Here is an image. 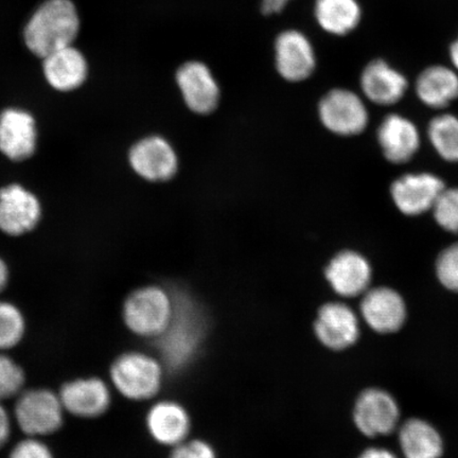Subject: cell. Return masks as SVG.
<instances>
[{
	"instance_id": "6da1fadb",
	"label": "cell",
	"mask_w": 458,
	"mask_h": 458,
	"mask_svg": "<svg viewBox=\"0 0 458 458\" xmlns=\"http://www.w3.org/2000/svg\"><path fill=\"white\" fill-rule=\"evenodd\" d=\"M80 21L71 0H48L28 21L25 41L34 55L44 57L72 46Z\"/></svg>"
},
{
	"instance_id": "7a4b0ae2",
	"label": "cell",
	"mask_w": 458,
	"mask_h": 458,
	"mask_svg": "<svg viewBox=\"0 0 458 458\" xmlns=\"http://www.w3.org/2000/svg\"><path fill=\"white\" fill-rule=\"evenodd\" d=\"M174 315L157 345L165 363L180 369L196 354L204 335V318L199 308L189 296L172 295Z\"/></svg>"
},
{
	"instance_id": "3957f363",
	"label": "cell",
	"mask_w": 458,
	"mask_h": 458,
	"mask_svg": "<svg viewBox=\"0 0 458 458\" xmlns=\"http://www.w3.org/2000/svg\"><path fill=\"white\" fill-rule=\"evenodd\" d=\"M174 315V299L162 286L148 284L131 291L123 305V320L131 334L157 339Z\"/></svg>"
},
{
	"instance_id": "277c9868",
	"label": "cell",
	"mask_w": 458,
	"mask_h": 458,
	"mask_svg": "<svg viewBox=\"0 0 458 458\" xmlns=\"http://www.w3.org/2000/svg\"><path fill=\"white\" fill-rule=\"evenodd\" d=\"M66 411L59 394L47 387L25 388L15 398L14 425L24 437L47 438L64 426Z\"/></svg>"
},
{
	"instance_id": "5b68a950",
	"label": "cell",
	"mask_w": 458,
	"mask_h": 458,
	"mask_svg": "<svg viewBox=\"0 0 458 458\" xmlns=\"http://www.w3.org/2000/svg\"><path fill=\"white\" fill-rule=\"evenodd\" d=\"M128 162L131 171L150 185L174 181L181 170V157L174 141L157 131L140 137L131 146Z\"/></svg>"
},
{
	"instance_id": "8992f818",
	"label": "cell",
	"mask_w": 458,
	"mask_h": 458,
	"mask_svg": "<svg viewBox=\"0 0 458 458\" xmlns=\"http://www.w3.org/2000/svg\"><path fill=\"white\" fill-rule=\"evenodd\" d=\"M110 382L112 388L125 399L148 400L157 396L162 386V365L146 353L124 352L110 366Z\"/></svg>"
},
{
	"instance_id": "52a82bcc",
	"label": "cell",
	"mask_w": 458,
	"mask_h": 458,
	"mask_svg": "<svg viewBox=\"0 0 458 458\" xmlns=\"http://www.w3.org/2000/svg\"><path fill=\"white\" fill-rule=\"evenodd\" d=\"M175 83L182 105L189 113L208 117L217 111L222 102L220 83L210 68L200 61H188L175 72Z\"/></svg>"
},
{
	"instance_id": "ba28073f",
	"label": "cell",
	"mask_w": 458,
	"mask_h": 458,
	"mask_svg": "<svg viewBox=\"0 0 458 458\" xmlns=\"http://www.w3.org/2000/svg\"><path fill=\"white\" fill-rule=\"evenodd\" d=\"M317 112L323 127L336 136H357L368 127V108L352 90H329L318 101Z\"/></svg>"
},
{
	"instance_id": "9c48e42d",
	"label": "cell",
	"mask_w": 458,
	"mask_h": 458,
	"mask_svg": "<svg viewBox=\"0 0 458 458\" xmlns=\"http://www.w3.org/2000/svg\"><path fill=\"white\" fill-rule=\"evenodd\" d=\"M112 389L110 383L100 377L86 376L63 383L57 394L67 415L91 420L110 410Z\"/></svg>"
},
{
	"instance_id": "30bf717a",
	"label": "cell",
	"mask_w": 458,
	"mask_h": 458,
	"mask_svg": "<svg viewBox=\"0 0 458 458\" xmlns=\"http://www.w3.org/2000/svg\"><path fill=\"white\" fill-rule=\"evenodd\" d=\"M275 67L288 83H301L312 76L317 55L305 34L297 30L280 33L275 42Z\"/></svg>"
},
{
	"instance_id": "8fae6325",
	"label": "cell",
	"mask_w": 458,
	"mask_h": 458,
	"mask_svg": "<svg viewBox=\"0 0 458 458\" xmlns=\"http://www.w3.org/2000/svg\"><path fill=\"white\" fill-rule=\"evenodd\" d=\"M41 203L28 189L13 184L0 189V231L21 236L41 220Z\"/></svg>"
},
{
	"instance_id": "7c38bea8",
	"label": "cell",
	"mask_w": 458,
	"mask_h": 458,
	"mask_svg": "<svg viewBox=\"0 0 458 458\" xmlns=\"http://www.w3.org/2000/svg\"><path fill=\"white\" fill-rule=\"evenodd\" d=\"M445 184L431 174H411L398 177L391 187L396 208L405 216H420L432 210Z\"/></svg>"
},
{
	"instance_id": "4fadbf2b",
	"label": "cell",
	"mask_w": 458,
	"mask_h": 458,
	"mask_svg": "<svg viewBox=\"0 0 458 458\" xmlns=\"http://www.w3.org/2000/svg\"><path fill=\"white\" fill-rule=\"evenodd\" d=\"M396 401L382 389H366L357 400L354 422L366 437H376L392 433L399 420Z\"/></svg>"
},
{
	"instance_id": "5bb4252c",
	"label": "cell",
	"mask_w": 458,
	"mask_h": 458,
	"mask_svg": "<svg viewBox=\"0 0 458 458\" xmlns=\"http://www.w3.org/2000/svg\"><path fill=\"white\" fill-rule=\"evenodd\" d=\"M325 277L336 294L356 297L369 290L371 267L364 256L344 250L331 258L325 267Z\"/></svg>"
},
{
	"instance_id": "9a60e30c",
	"label": "cell",
	"mask_w": 458,
	"mask_h": 458,
	"mask_svg": "<svg viewBox=\"0 0 458 458\" xmlns=\"http://www.w3.org/2000/svg\"><path fill=\"white\" fill-rule=\"evenodd\" d=\"M314 331L319 342L332 351L352 346L360 334L356 313L342 302H328L319 308Z\"/></svg>"
},
{
	"instance_id": "2e32d148",
	"label": "cell",
	"mask_w": 458,
	"mask_h": 458,
	"mask_svg": "<svg viewBox=\"0 0 458 458\" xmlns=\"http://www.w3.org/2000/svg\"><path fill=\"white\" fill-rule=\"evenodd\" d=\"M36 120L30 113L8 108L0 114V152L14 162L31 157L37 148Z\"/></svg>"
},
{
	"instance_id": "e0dca14e",
	"label": "cell",
	"mask_w": 458,
	"mask_h": 458,
	"mask_svg": "<svg viewBox=\"0 0 458 458\" xmlns=\"http://www.w3.org/2000/svg\"><path fill=\"white\" fill-rule=\"evenodd\" d=\"M360 313L371 329L380 334H392L403 327L406 308L398 292L380 286L365 292Z\"/></svg>"
},
{
	"instance_id": "ac0fdd59",
	"label": "cell",
	"mask_w": 458,
	"mask_h": 458,
	"mask_svg": "<svg viewBox=\"0 0 458 458\" xmlns=\"http://www.w3.org/2000/svg\"><path fill=\"white\" fill-rule=\"evenodd\" d=\"M377 140L389 163L410 162L420 146V134L408 118L388 114L377 130Z\"/></svg>"
},
{
	"instance_id": "d6986e66",
	"label": "cell",
	"mask_w": 458,
	"mask_h": 458,
	"mask_svg": "<svg viewBox=\"0 0 458 458\" xmlns=\"http://www.w3.org/2000/svg\"><path fill=\"white\" fill-rule=\"evenodd\" d=\"M360 89L368 98L379 106H393L403 98L408 80L386 61H371L360 74Z\"/></svg>"
},
{
	"instance_id": "ffe728a7",
	"label": "cell",
	"mask_w": 458,
	"mask_h": 458,
	"mask_svg": "<svg viewBox=\"0 0 458 458\" xmlns=\"http://www.w3.org/2000/svg\"><path fill=\"white\" fill-rule=\"evenodd\" d=\"M147 428L157 443L177 445L185 442L191 429V420L182 405L163 401L153 405L147 415Z\"/></svg>"
},
{
	"instance_id": "44dd1931",
	"label": "cell",
	"mask_w": 458,
	"mask_h": 458,
	"mask_svg": "<svg viewBox=\"0 0 458 458\" xmlns=\"http://www.w3.org/2000/svg\"><path fill=\"white\" fill-rule=\"evenodd\" d=\"M44 73L54 89L70 91L84 83L88 77V63L78 49L68 46L44 57Z\"/></svg>"
},
{
	"instance_id": "7402d4cb",
	"label": "cell",
	"mask_w": 458,
	"mask_h": 458,
	"mask_svg": "<svg viewBox=\"0 0 458 458\" xmlns=\"http://www.w3.org/2000/svg\"><path fill=\"white\" fill-rule=\"evenodd\" d=\"M416 94L429 107L448 106L458 98V74L446 66H429L417 79Z\"/></svg>"
},
{
	"instance_id": "603a6c76",
	"label": "cell",
	"mask_w": 458,
	"mask_h": 458,
	"mask_svg": "<svg viewBox=\"0 0 458 458\" xmlns=\"http://www.w3.org/2000/svg\"><path fill=\"white\" fill-rule=\"evenodd\" d=\"M314 13L323 30L339 37L352 32L362 19L358 0H317Z\"/></svg>"
},
{
	"instance_id": "cb8c5ba5",
	"label": "cell",
	"mask_w": 458,
	"mask_h": 458,
	"mask_svg": "<svg viewBox=\"0 0 458 458\" xmlns=\"http://www.w3.org/2000/svg\"><path fill=\"white\" fill-rule=\"evenodd\" d=\"M399 440L405 458H439L443 439L435 428L425 420H410L400 428Z\"/></svg>"
},
{
	"instance_id": "d4e9b609",
	"label": "cell",
	"mask_w": 458,
	"mask_h": 458,
	"mask_svg": "<svg viewBox=\"0 0 458 458\" xmlns=\"http://www.w3.org/2000/svg\"><path fill=\"white\" fill-rule=\"evenodd\" d=\"M27 318L16 303L0 300V352H10L24 342Z\"/></svg>"
},
{
	"instance_id": "484cf974",
	"label": "cell",
	"mask_w": 458,
	"mask_h": 458,
	"mask_svg": "<svg viewBox=\"0 0 458 458\" xmlns=\"http://www.w3.org/2000/svg\"><path fill=\"white\" fill-rule=\"evenodd\" d=\"M428 139L435 150L446 162L458 163V118L454 114H439L431 120Z\"/></svg>"
},
{
	"instance_id": "4316f807",
	"label": "cell",
	"mask_w": 458,
	"mask_h": 458,
	"mask_svg": "<svg viewBox=\"0 0 458 458\" xmlns=\"http://www.w3.org/2000/svg\"><path fill=\"white\" fill-rule=\"evenodd\" d=\"M26 381L22 366L9 352H0V403L19 396L26 388Z\"/></svg>"
},
{
	"instance_id": "83f0119b",
	"label": "cell",
	"mask_w": 458,
	"mask_h": 458,
	"mask_svg": "<svg viewBox=\"0 0 458 458\" xmlns=\"http://www.w3.org/2000/svg\"><path fill=\"white\" fill-rule=\"evenodd\" d=\"M432 210L440 227L446 232L458 233V187L445 188Z\"/></svg>"
},
{
	"instance_id": "f1b7e54d",
	"label": "cell",
	"mask_w": 458,
	"mask_h": 458,
	"mask_svg": "<svg viewBox=\"0 0 458 458\" xmlns=\"http://www.w3.org/2000/svg\"><path fill=\"white\" fill-rule=\"evenodd\" d=\"M437 274L445 288L458 292V242L440 253L437 261Z\"/></svg>"
},
{
	"instance_id": "f546056e",
	"label": "cell",
	"mask_w": 458,
	"mask_h": 458,
	"mask_svg": "<svg viewBox=\"0 0 458 458\" xmlns=\"http://www.w3.org/2000/svg\"><path fill=\"white\" fill-rule=\"evenodd\" d=\"M8 458H55L45 438L25 437L11 449Z\"/></svg>"
},
{
	"instance_id": "4dcf8cb0",
	"label": "cell",
	"mask_w": 458,
	"mask_h": 458,
	"mask_svg": "<svg viewBox=\"0 0 458 458\" xmlns=\"http://www.w3.org/2000/svg\"><path fill=\"white\" fill-rule=\"evenodd\" d=\"M170 458H216L215 450L203 440H191L175 445Z\"/></svg>"
},
{
	"instance_id": "1f68e13d",
	"label": "cell",
	"mask_w": 458,
	"mask_h": 458,
	"mask_svg": "<svg viewBox=\"0 0 458 458\" xmlns=\"http://www.w3.org/2000/svg\"><path fill=\"white\" fill-rule=\"evenodd\" d=\"M13 411L5 408L4 403H0V450L10 442L13 432Z\"/></svg>"
},
{
	"instance_id": "d6a6232c",
	"label": "cell",
	"mask_w": 458,
	"mask_h": 458,
	"mask_svg": "<svg viewBox=\"0 0 458 458\" xmlns=\"http://www.w3.org/2000/svg\"><path fill=\"white\" fill-rule=\"evenodd\" d=\"M290 0H262V13L265 14H276L282 13Z\"/></svg>"
},
{
	"instance_id": "836d02e7",
	"label": "cell",
	"mask_w": 458,
	"mask_h": 458,
	"mask_svg": "<svg viewBox=\"0 0 458 458\" xmlns=\"http://www.w3.org/2000/svg\"><path fill=\"white\" fill-rule=\"evenodd\" d=\"M359 458H397L392 452L380 448H370L365 450Z\"/></svg>"
},
{
	"instance_id": "e575fe53",
	"label": "cell",
	"mask_w": 458,
	"mask_h": 458,
	"mask_svg": "<svg viewBox=\"0 0 458 458\" xmlns=\"http://www.w3.org/2000/svg\"><path fill=\"white\" fill-rule=\"evenodd\" d=\"M9 279L10 273L8 266L5 265V262L0 258V294L7 288Z\"/></svg>"
},
{
	"instance_id": "d590c367",
	"label": "cell",
	"mask_w": 458,
	"mask_h": 458,
	"mask_svg": "<svg viewBox=\"0 0 458 458\" xmlns=\"http://www.w3.org/2000/svg\"><path fill=\"white\" fill-rule=\"evenodd\" d=\"M450 59L454 64L455 71L458 72V38L450 47Z\"/></svg>"
}]
</instances>
